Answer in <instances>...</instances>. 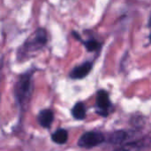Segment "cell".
<instances>
[{"label":"cell","instance_id":"2","mask_svg":"<svg viewBox=\"0 0 151 151\" xmlns=\"http://www.w3.org/2000/svg\"><path fill=\"white\" fill-rule=\"evenodd\" d=\"M33 74L34 71H27L25 73L21 74L15 86H14V96L21 107H26L32 96L34 90V82H33Z\"/></svg>","mask_w":151,"mask_h":151},{"label":"cell","instance_id":"12","mask_svg":"<svg viewBox=\"0 0 151 151\" xmlns=\"http://www.w3.org/2000/svg\"><path fill=\"white\" fill-rule=\"evenodd\" d=\"M149 27H151V16L150 17V19H149Z\"/></svg>","mask_w":151,"mask_h":151},{"label":"cell","instance_id":"8","mask_svg":"<svg viewBox=\"0 0 151 151\" xmlns=\"http://www.w3.org/2000/svg\"><path fill=\"white\" fill-rule=\"evenodd\" d=\"M127 133L123 130H118L111 134L109 137V142L114 145H121L127 139Z\"/></svg>","mask_w":151,"mask_h":151},{"label":"cell","instance_id":"6","mask_svg":"<svg viewBox=\"0 0 151 151\" xmlns=\"http://www.w3.org/2000/svg\"><path fill=\"white\" fill-rule=\"evenodd\" d=\"M150 142V138L146 137V138H142L135 142H131L127 144L121 145L114 151H141L144 147L149 146Z\"/></svg>","mask_w":151,"mask_h":151},{"label":"cell","instance_id":"13","mask_svg":"<svg viewBox=\"0 0 151 151\" xmlns=\"http://www.w3.org/2000/svg\"><path fill=\"white\" fill-rule=\"evenodd\" d=\"M150 42H151V33H150Z\"/></svg>","mask_w":151,"mask_h":151},{"label":"cell","instance_id":"11","mask_svg":"<svg viewBox=\"0 0 151 151\" xmlns=\"http://www.w3.org/2000/svg\"><path fill=\"white\" fill-rule=\"evenodd\" d=\"M82 44L85 46L88 51L93 52V51H97L101 49V43L96 40V39H89L87 41H81Z\"/></svg>","mask_w":151,"mask_h":151},{"label":"cell","instance_id":"5","mask_svg":"<svg viewBox=\"0 0 151 151\" xmlns=\"http://www.w3.org/2000/svg\"><path fill=\"white\" fill-rule=\"evenodd\" d=\"M93 67V63L90 61H86L80 65L75 66L70 73V78L73 80H81L88 76L91 72Z\"/></svg>","mask_w":151,"mask_h":151},{"label":"cell","instance_id":"10","mask_svg":"<svg viewBox=\"0 0 151 151\" xmlns=\"http://www.w3.org/2000/svg\"><path fill=\"white\" fill-rule=\"evenodd\" d=\"M72 114H73V117L76 119H79V120L84 119L86 117V108L83 103H81V102L77 103L72 109Z\"/></svg>","mask_w":151,"mask_h":151},{"label":"cell","instance_id":"1","mask_svg":"<svg viewBox=\"0 0 151 151\" xmlns=\"http://www.w3.org/2000/svg\"><path fill=\"white\" fill-rule=\"evenodd\" d=\"M48 42V33L44 28L36 29L23 43L18 51V59L26 60L40 51Z\"/></svg>","mask_w":151,"mask_h":151},{"label":"cell","instance_id":"4","mask_svg":"<svg viewBox=\"0 0 151 151\" xmlns=\"http://www.w3.org/2000/svg\"><path fill=\"white\" fill-rule=\"evenodd\" d=\"M96 107L98 109V113L102 116H107L109 114L110 109L111 108V103L107 91L99 90L96 96Z\"/></svg>","mask_w":151,"mask_h":151},{"label":"cell","instance_id":"7","mask_svg":"<svg viewBox=\"0 0 151 151\" xmlns=\"http://www.w3.org/2000/svg\"><path fill=\"white\" fill-rule=\"evenodd\" d=\"M53 119H54V114L53 111L50 109L41 111L37 117L38 123L40 124L41 127L44 128H49L51 126Z\"/></svg>","mask_w":151,"mask_h":151},{"label":"cell","instance_id":"9","mask_svg":"<svg viewBox=\"0 0 151 151\" xmlns=\"http://www.w3.org/2000/svg\"><path fill=\"white\" fill-rule=\"evenodd\" d=\"M51 139L57 144H65L68 140V133L65 129H58L51 135Z\"/></svg>","mask_w":151,"mask_h":151},{"label":"cell","instance_id":"3","mask_svg":"<svg viewBox=\"0 0 151 151\" xmlns=\"http://www.w3.org/2000/svg\"><path fill=\"white\" fill-rule=\"evenodd\" d=\"M105 141L104 135L96 131H89L83 134L78 141V145L81 148L91 149L102 144Z\"/></svg>","mask_w":151,"mask_h":151}]
</instances>
